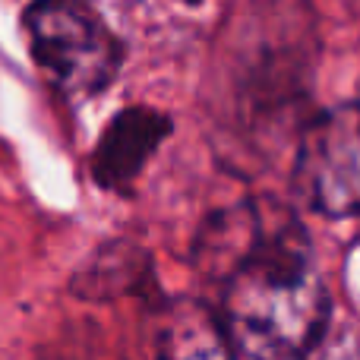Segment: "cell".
I'll return each mask as SVG.
<instances>
[{"mask_svg":"<svg viewBox=\"0 0 360 360\" xmlns=\"http://www.w3.org/2000/svg\"><path fill=\"white\" fill-rule=\"evenodd\" d=\"M202 250L221 262V326L250 360H300L329 326V294L307 231L278 202H247L209 218Z\"/></svg>","mask_w":360,"mask_h":360,"instance_id":"cell-1","label":"cell"},{"mask_svg":"<svg viewBox=\"0 0 360 360\" xmlns=\"http://www.w3.org/2000/svg\"><path fill=\"white\" fill-rule=\"evenodd\" d=\"M32 57L67 98H89L114 82L124 60L117 35L82 0H35L25 10Z\"/></svg>","mask_w":360,"mask_h":360,"instance_id":"cell-2","label":"cell"},{"mask_svg":"<svg viewBox=\"0 0 360 360\" xmlns=\"http://www.w3.org/2000/svg\"><path fill=\"white\" fill-rule=\"evenodd\" d=\"M294 186L323 215H360V98L323 111L304 130Z\"/></svg>","mask_w":360,"mask_h":360,"instance_id":"cell-3","label":"cell"},{"mask_svg":"<svg viewBox=\"0 0 360 360\" xmlns=\"http://www.w3.org/2000/svg\"><path fill=\"white\" fill-rule=\"evenodd\" d=\"M133 360H234V345L209 307L177 297L146 316Z\"/></svg>","mask_w":360,"mask_h":360,"instance_id":"cell-4","label":"cell"},{"mask_svg":"<svg viewBox=\"0 0 360 360\" xmlns=\"http://www.w3.org/2000/svg\"><path fill=\"white\" fill-rule=\"evenodd\" d=\"M171 133V120L152 108H127L111 120L98 149H95V180L105 190H130L143 174L146 162L155 155L162 139Z\"/></svg>","mask_w":360,"mask_h":360,"instance_id":"cell-5","label":"cell"},{"mask_svg":"<svg viewBox=\"0 0 360 360\" xmlns=\"http://www.w3.org/2000/svg\"><path fill=\"white\" fill-rule=\"evenodd\" d=\"M180 4H202V0H180Z\"/></svg>","mask_w":360,"mask_h":360,"instance_id":"cell-6","label":"cell"}]
</instances>
